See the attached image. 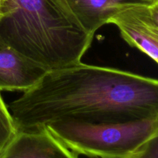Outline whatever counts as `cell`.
<instances>
[{
	"label": "cell",
	"mask_w": 158,
	"mask_h": 158,
	"mask_svg": "<svg viewBox=\"0 0 158 158\" xmlns=\"http://www.w3.org/2000/svg\"><path fill=\"white\" fill-rule=\"evenodd\" d=\"M9 107L18 132L57 122L125 123L158 117V80L81 62L49 70Z\"/></svg>",
	"instance_id": "6da1fadb"
},
{
	"label": "cell",
	"mask_w": 158,
	"mask_h": 158,
	"mask_svg": "<svg viewBox=\"0 0 158 158\" xmlns=\"http://www.w3.org/2000/svg\"><path fill=\"white\" fill-rule=\"evenodd\" d=\"M0 19V42L48 70L81 62L93 35L80 25L66 0H14Z\"/></svg>",
	"instance_id": "7a4b0ae2"
},
{
	"label": "cell",
	"mask_w": 158,
	"mask_h": 158,
	"mask_svg": "<svg viewBox=\"0 0 158 158\" xmlns=\"http://www.w3.org/2000/svg\"><path fill=\"white\" fill-rule=\"evenodd\" d=\"M44 127L77 154L92 158H127L154 137L158 117L125 123L57 122Z\"/></svg>",
	"instance_id": "3957f363"
},
{
	"label": "cell",
	"mask_w": 158,
	"mask_h": 158,
	"mask_svg": "<svg viewBox=\"0 0 158 158\" xmlns=\"http://www.w3.org/2000/svg\"><path fill=\"white\" fill-rule=\"evenodd\" d=\"M149 3L130 6L114 15L109 24L117 26L122 38L158 63V27L148 12Z\"/></svg>",
	"instance_id": "277c9868"
},
{
	"label": "cell",
	"mask_w": 158,
	"mask_h": 158,
	"mask_svg": "<svg viewBox=\"0 0 158 158\" xmlns=\"http://www.w3.org/2000/svg\"><path fill=\"white\" fill-rule=\"evenodd\" d=\"M0 158H79L46 127L18 132Z\"/></svg>",
	"instance_id": "5b68a950"
},
{
	"label": "cell",
	"mask_w": 158,
	"mask_h": 158,
	"mask_svg": "<svg viewBox=\"0 0 158 158\" xmlns=\"http://www.w3.org/2000/svg\"><path fill=\"white\" fill-rule=\"evenodd\" d=\"M48 69L0 42V91H25L36 84Z\"/></svg>",
	"instance_id": "8992f818"
},
{
	"label": "cell",
	"mask_w": 158,
	"mask_h": 158,
	"mask_svg": "<svg viewBox=\"0 0 158 158\" xmlns=\"http://www.w3.org/2000/svg\"><path fill=\"white\" fill-rule=\"evenodd\" d=\"M82 27L93 36L100 28L127 7L142 0H66ZM147 3V2H145Z\"/></svg>",
	"instance_id": "52a82bcc"
},
{
	"label": "cell",
	"mask_w": 158,
	"mask_h": 158,
	"mask_svg": "<svg viewBox=\"0 0 158 158\" xmlns=\"http://www.w3.org/2000/svg\"><path fill=\"white\" fill-rule=\"evenodd\" d=\"M17 134L15 121L0 94V155Z\"/></svg>",
	"instance_id": "ba28073f"
},
{
	"label": "cell",
	"mask_w": 158,
	"mask_h": 158,
	"mask_svg": "<svg viewBox=\"0 0 158 158\" xmlns=\"http://www.w3.org/2000/svg\"><path fill=\"white\" fill-rule=\"evenodd\" d=\"M133 156L134 158H158V137L148 140Z\"/></svg>",
	"instance_id": "9c48e42d"
},
{
	"label": "cell",
	"mask_w": 158,
	"mask_h": 158,
	"mask_svg": "<svg viewBox=\"0 0 158 158\" xmlns=\"http://www.w3.org/2000/svg\"><path fill=\"white\" fill-rule=\"evenodd\" d=\"M14 9V0H0V19L10 14Z\"/></svg>",
	"instance_id": "30bf717a"
},
{
	"label": "cell",
	"mask_w": 158,
	"mask_h": 158,
	"mask_svg": "<svg viewBox=\"0 0 158 158\" xmlns=\"http://www.w3.org/2000/svg\"><path fill=\"white\" fill-rule=\"evenodd\" d=\"M148 12L153 23L158 27V0H152L148 4Z\"/></svg>",
	"instance_id": "8fae6325"
},
{
	"label": "cell",
	"mask_w": 158,
	"mask_h": 158,
	"mask_svg": "<svg viewBox=\"0 0 158 158\" xmlns=\"http://www.w3.org/2000/svg\"><path fill=\"white\" fill-rule=\"evenodd\" d=\"M142 1L144 2H147V3H150L151 1H152V0H142Z\"/></svg>",
	"instance_id": "7c38bea8"
},
{
	"label": "cell",
	"mask_w": 158,
	"mask_h": 158,
	"mask_svg": "<svg viewBox=\"0 0 158 158\" xmlns=\"http://www.w3.org/2000/svg\"><path fill=\"white\" fill-rule=\"evenodd\" d=\"M158 137V128H157V131H156V133H155V134H154V136L153 137ZM152 137V138H153Z\"/></svg>",
	"instance_id": "4fadbf2b"
},
{
	"label": "cell",
	"mask_w": 158,
	"mask_h": 158,
	"mask_svg": "<svg viewBox=\"0 0 158 158\" xmlns=\"http://www.w3.org/2000/svg\"><path fill=\"white\" fill-rule=\"evenodd\" d=\"M129 158H134V156H133V155H132V156H131V157H130Z\"/></svg>",
	"instance_id": "5bb4252c"
},
{
	"label": "cell",
	"mask_w": 158,
	"mask_h": 158,
	"mask_svg": "<svg viewBox=\"0 0 158 158\" xmlns=\"http://www.w3.org/2000/svg\"><path fill=\"white\" fill-rule=\"evenodd\" d=\"M129 157H127V158H129Z\"/></svg>",
	"instance_id": "9a60e30c"
}]
</instances>
